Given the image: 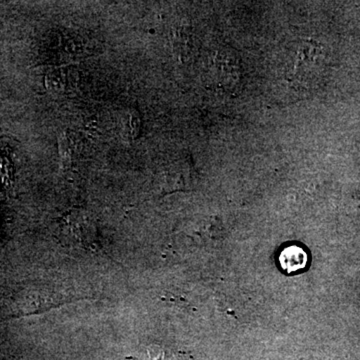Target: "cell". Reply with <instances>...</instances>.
<instances>
[{"instance_id": "obj_3", "label": "cell", "mask_w": 360, "mask_h": 360, "mask_svg": "<svg viewBox=\"0 0 360 360\" xmlns=\"http://www.w3.org/2000/svg\"><path fill=\"white\" fill-rule=\"evenodd\" d=\"M240 63L231 51L215 52L208 65L212 84L222 91H231L240 82Z\"/></svg>"}, {"instance_id": "obj_4", "label": "cell", "mask_w": 360, "mask_h": 360, "mask_svg": "<svg viewBox=\"0 0 360 360\" xmlns=\"http://www.w3.org/2000/svg\"><path fill=\"white\" fill-rule=\"evenodd\" d=\"M307 260H309L307 253L297 245L288 246L284 248L278 257L279 265L286 274L304 269L307 267Z\"/></svg>"}, {"instance_id": "obj_1", "label": "cell", "mask_w": 360, "mask_h": 360, "mask_svg": "<svg viewBox=\"0 0 360 360\" xmlns=\"http://www.w3.org/2000/svg\"><path fill=\"white\" fill-rule=\"evenodd\" d=\"M326 52L314 40H298L286 47L276 70L277 86L288 96L300 98L321 82Z\"/></svg>"}, {"instance_id": "obj_2", "label": "cell", "mask_w": 360, "mask_h": 360, "mask_svg": "<svg viewBox=\"0 0 360 360\" xmlns=\"http://www.w3.org/2000/svg\"><path fill=\"white\" fill-rule=\"evenodd\" d=\"M78 300L72 295H63L49 286L28 288L16 295L13 302V316L20 317L27 315L40 314L65 303Z\"/></svg>"}]
</instances>
